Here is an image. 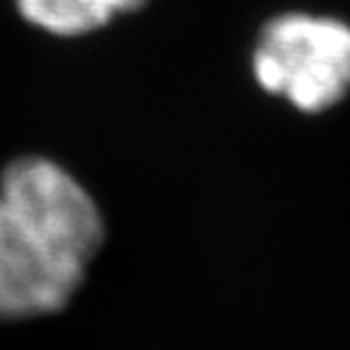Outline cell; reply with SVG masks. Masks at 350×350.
<instances>
[{"instance_id":"4","label":"cell","mask_w":350,"mask_h":350,"mask_svg":"<svg viewBox=\"0 0 350 350\" xmlns=\"http://www.w3.org/2000/svg\"><path fill=\"white\" fill-rule=\"evenodd\" d=\"M148 0H15L17 10L34 27L56 37H83L109 20L134 12Z\"/></svg>"},{"instance_id":"3","label":"cell","mask_w":350,"mask_h":350,"mask_svg":"<svg viewBox=\"0 0 350 350\" xmlns=\"http://www.w3.org/2000/svg\"><path fill=\"white\" fill-rule=\"evenodd\" d=\"M83 280V270L54 256L0 200V321L61 312Z\"/></svg>"},{"instance_id":"2","label":"cell","mask_w":350,"mask_h":350,"mask_svg":"<svg viewBox=\"0 0 350 350\" xmlns=\"http://www.w3.org/2000/svg\"><path fill=\"white\" fill-rule=\"evenodd\" d=\"M0 200L54 256L88 273L105 243V219L71 170L46 156H20L0 175Z\"/></svg>"},{"instance_id":"1","label":"cell","mask_w":350,"mask_h":350,"mask_svg":"<svg viewBox=\"0 0 350 350\" xmlns=\"http://www.w3.org/2000/svg\"><path fill=\"white\" fill-rule=\"evenodd\" d=\"M253 76L306 115L336 107L350 93V25L304 12L275 17L256 42Z\"/></svg>"}]
</instances>
